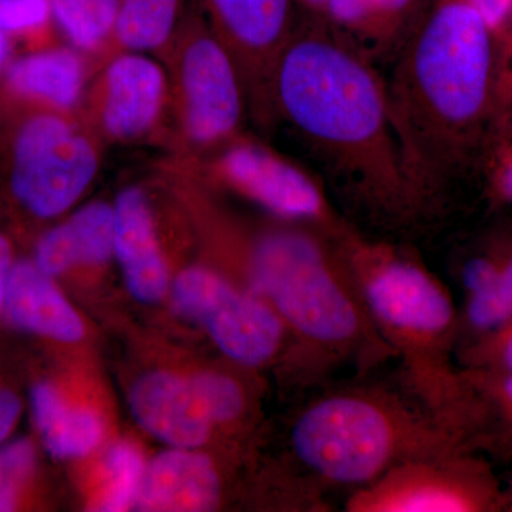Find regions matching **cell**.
I'll return each mask as SVG.
<instances>
[{"mask_svg":"<svg viewBox=\"0 0 512 512\" xmlns=\"http://www.w3.org/2000/svg\"><path fill=\"white\" fill-rule=\"evenodd\" d=\"M272 94L357 214L387 227L426 217L404 165L386 80L329 20L305 13L276 64Z\"/></svg>","mask_w":512,"mask_h":512,"instance_id":"cell-1","label":"cell"},{"mask_svg":"<svg viewBox=\"0 0 512 512\" xmlns=\"http://www.w3.org/2000/svg\"><path fill=\"white\" fill-rule=\"evenodd\" d=\"M500 42L463 0H430L386 80L407 174L427 215L500 111Z\"/></svg>","mask_w":512,"mask_h":512,"instance_id":"cell-2","label":"cell"},{"mask_svg":"<svg viewBox=\"0 0 512 512\" xmlns=\"http://www.w3.org/2000/svg\"><path fill=\"white\" fill-rule=\"evenodd\" d=\"M457 426L413 396L372 383L346 384L319 393L292 427L293 453L318 481L365 487L414 458L457 450Z\"/></svg>","mask_w":512,"mask_h":512,"instance_id":"cell-3","label":"cell"},{"mask_svg":"<svg viewBox=\"0 0 512 512\" xmlns=\"http://www.w3.org/2000/svg\"><path fill=\"white\" fill-rule=\"evenodd\" d=\"M248 278L251 292L312 350L320 375L343 365L363 372L394 359L333 235H265L249 254Z\"/></svg>","mask_w":512,"mask_h":512,"instance_id":"cell-4","label":"cell"},{"mask_svg":"<svg viewBox=\"0 0 512 512\" xmlns=\"http://www.w3.org/2000/svg\"><path fill=\"white\" fill-rule=\"evenodd\" d=\"M376 329L402 367V383L457 426L460 383L448 357L456 322L443 284L416 258L350 227L336 238Z\"/></svg>","mask_w":512,"mask_h":512,"instance_id":"cell-5","label":"cell"},{"mask_svg":"<svg viewBox=\"0 0 512 512\" xmlns=\"http://www.w3.org/2000/svg\"><path fill=\"white\" fill-rule=\"evenodd\" d=\"M92 143L60 117L36 116L20 128L12 190L23 207L52 218L72 207L97 171Z\"/></svg>","mask_w":512,"mask_h":512,"instance_id":"cell-6","label":"cell"},{"mask_svg":"<svg viewBox=\"0 0 512 512\" xmlns=\"http://www.w3.org/2000/svg\"><path fill=\"white\" fill-rule=\"evenodd\" d=\"M173 301L181 315L204 326L218 348L239 365H265L281 348L285 325L274 309L210 269L181 272Z\"/></svg>","mask_w":512,"mask_h":512,"instance_id":"cell-7","label":"cell"},{"mask_svg":"<svg viewBox=\"0 0 512 512\" xmlns=\"http://www.w3.org/2000/svg\"><path fill=\"white\" fill-rule=\"evenodd\" d=\"M221 167L239 191L281 217L306 222L333 237L350 228L318 183L265 148L238 144L222 157Z\"/></svg>","mask_w":512,"mask_h":512,"instance_id":"cell-8","label":"cell"},{"mask_svg":"<svg viewBox=\"0 0 512 512\" xmlns=\"http://www.w3.org/2000/svg\"><path fill=\"white\" fill-rule=\"evenodd\" d=\"M483 495L467 480L456 451L414 458L356 488L345 503L349 512H467L483 505Z\"/></svg>","mask_w":512,"mask_h":512,"instance_id":"cell-9","label":"cell"},{"mask_svg":"<svg viewBox=\"0 0 512 512\" xmlns=\"http://www.w3.org/2000/svg\"><path fill=\"white\" fill-rule=\"evenodd\" d=\"M185 120L198 143H215L234 134L244 109L241 74L220 37L198 33L181 62Z\"/></svg>","mask_w":512,"mask_h":512,"instance_id":"cell-10","label":"cell"},{"mask_svg":"<svg viewBox=\"0 0 512 512\" xmlns=\"http://www.w3.org/2000/svg\"><path fill=\"white\" fill-rule=\"evenodd\" d=\"M224 45L252 72L274 82L276 64L296 29V0H202Z\"/></svg>","mask_w":512,"mask_h":512,"instance_id":"cell-11","label":"cell"},{"mask_svg":"<svg viewBox=\"0 0 512 512\" xmlns=\"http://www.w3.org/2000/svg\"><path fill=\"white\" fill-rule=\"evenodd\" d=\"M130 406L148 433L177 448L202 446L214 424L194 377L143 376L131 390Z\"/></svg>","mask_w":512,"mask_h":512,"instance_id":"cell-12","label":"cell"},{"mask_svg":"<svg viewBox=\"0 0 512 512\" xmlns=\"http://www.w3.org/2000/svg\"><path fill=\"white\" fill-rule=\"evenodd\" d=\"M221 481L210 458L190 451L161 454L144 471L134 510L202 512L217 510Z\"/></svg>","mask_w":512,"mask_h":512,"instance_id":"cell-13","label":"cell"},{"mask_svg":"<svg viewBox=\"0 0 512 512\" xmlns=\"http://www.w3.org/2000/svg\"><path fill=\"white\" fill-rule=\"evenodd\" d=\"M114 211V252L131 295L144 303L160 301L168 288V272L158 247L146 197L128 188L117 198Z\"/></svg>","mask_w":512,"mask_h":512,"instance_id":"cell-14","label":"cell"},{"mask_svg":"<svg viewBox=\"0 0 512 512\" xmlns=\"http://www.w3.org/2000/svg\"><path fill=\"white\" fill-rule=\"evenodd\" d=\"M165 92L163 70L141 55L114 60L107 70L103 123L110 136L133 138L153 126Z\"/></svg>","mask_w":512,"mask_h":512,"instance_id":"cell-15","label":"cell"},{"mask_svg":"<svg viewBox=\"0 0 512 512\" xmlns=\"http://www.w3.org/2000/svg\"><path fill=\"white\" fill-rule=\"evenodd\" d=\"M3 306L10 322L29 332L60 342L83 338L82 319L63 298L50 275L36 264L18 262L12 266Z\"/></svg>","mask_w":512,"mask_h":512,"instance_id":"cell-16","label":"cell"},{"mask_svg":"<svg viewBox=\"0 0 512 512\" xmlns=\"http://www.w3.org/2000/svg\"><path fill=\"white\" fill-rule=\"evenodd\" d=\"M114 251V211L94 202L40 239L36 265L55 276L77 265L104 264Z\"/></svg>","mask_w":512,"mask_h":512,"instance_id":"cell-17","label":"cell"},{"mask_svg":"<svg viewBox=\"0 0 512 512\" xmlns=\"http://www.w3.org/2000/svg\"><path fill=\"white\" fill-rule=\"evenodd\" d=\"M429 3L430 0H329L325 19L373 57L375 52L402 46Z\"/></svg>","mask_w":512,"mask_h":512,"instance_id":"cell-18","label":"cell"},{"mask_svg":"<svg viewBox=\"0 0 512 512\" xmlns=\"http://www.w3.org/2000/svg\"><path fill=\"white\" fill-rule=\"evenodd\" d=\"M32 410L43 444L53 457H83L99 446L103 437L100 417L92 410L67 403L50 384L33 387Z\"/></svg>","mask_w":512,"mask_h":512,"instance_id":"cell-19","label":"cell"},{"mask_svg":"<svg viewBox=\"0 0 512 512\" xmlns=\"http://www.w3.org/2000/svg\"><path fill=\"white\" fill-rule=\"evenodd\" d=\"M83 82L82 62L69 50L35 53L9 70V83L16 92L62 109L77 103Z\"/></svg>","mask_w":512,"mask_h":512,"instance_id":"cell-20","label":"cell"},{"mask_svg":"<svg viewBox=\"0 0 512 512\" xmlns=\"http://www.w3.org/2000/svg\"><path fill=\"white\" fill-rule=\"evenodd\" d=\"M181 0H120L114 35L128 49L153 50L173 35Z\"/></svg>","mask_w":512,"mask_h":512,"instance_id":"cell-21","label":"cell"},{"mask_svg":"<svg viewBox=\"0 0 512 512\" xmlns=\"http://www.w3.org/2000/svg\"><path fill=\"white\" fill-rule=\"evenodd\" d=\"M53 18L74 46L94 49L116 29L120 0H50Z\"/></svg>","mask_w":512,"mask_h":512,"instance_id":"cell-22","label":"cell"},{"mask_svg":"<svg viewBox=\"0 0 512 512\" xmlns=\"http://www.w3.org/2000/svg\"><path fill=\"white\" fill-rule=\"evenodd\" d=\"M107 487L96 504V511L119 512L134 504L144 474L143 458L136 447L119 443L110 448L104 460Z\"/></svg>","mask_w":512,"mask_h":512,"instance_id":"cell-23","label":"cell"},{"mask_svg":"<svg viewBox=\"0 0 512 512\" xmlns=\"http://www.w3.org/2000/svg\"><path fill=\"white\" fill-rule=\"evenodd\" d=\"M467 318L471 326L480 330L500 329L512 322V255L500 264L493 284L471 293Z\"/></svg>","mask_w":512,"mask_h":512,"instance_id":"cell-24","label":"cell"},{"mask_svg":"<svg viewBox=\"0 0 512 512\" xmlns=\"http://www.w3.org/2000/svg\"><path fill=\"white\" fill-rule=\"evenodd\" d=\"M194 380L214 424L231 423L242 416L245 394L237 380L214 372L200 373Z\"/></svg>","mask_w":512,"mask_h":512,"instance_id":"cell-25","label":"cell"},{"mask_svg":"<svg viewBox=\"0 0 512 512\" xmlns=\"http://www.w3.org/2000/svg\"><path fill=\"white\" fill-rule=\"evenodd\" d=\"M35 460V447L29 440L0 448V512L15 510L20 488L32 474Z\"/></svg>","mask_w":512,"mask_h":512,"instance_id":"cell-26","label":"cell"},{"mask_svg":"<svg viewBox=\"0 0 512 512\" xmlns=\"http://www.w3.org/2000/svg\"><path fill=\"white\" fill-rule=\"evenodd\" d=\"M50 18V0H0V29L8 35L45 28Z\"/></svg>","mask_w":512,"mask_h":512,"instance_id":"cell-27","label":"cell"},{"mask_svg":"<svg viewBox=\"0 0 512 512\" xmlns=\"http://www.w3.org/2000/svg\"><path fill=\"white\" fill-rule=\"evenodd\" d=\"M498 271H500V262L490 258H473L464 265L461 281L471 295L493 284Z\"/></svg>","mask_w":512,"mask_h":512,"instance_id":"cell-28","label":"cell"},{"mask_svg":"<svg viewBox=\"0 0 512 512\" xmlns=\"http://www.w3.org/2000/svg\"><path fill=\"white\" fill-rule=\"evenodd\" d=\"M483 16L485 22L500 36L512 20V0H463Z\"/></svg>","mask_w":512,"mask_h":512,"instance_id":"cell-29","label":"cell"},{"mask_svg":"<svg viewBox=\"0 0 512 512\" xmlns=\"http://www.w3.org/2000/svg\"><path fill=\"white\" fill-rule=\"evenodd\" d=\"M20 413V402L15 394L0 389V441L5 440L15 426Z\"/></svg>","mask_w":512,"mask_h":512,"instance_id":"cell-30","label":"cell"},{"mask_svg":"<svg viewBox=\"0 0 512 512\" xmlns=\"http://www.w3.org/2000/svg\"><path fill=\"white\" fill-rule=\"evenodd\" d=\"M497 184L505 197L512 200V144L501 153L497 167Z\"/></svg>","mask_w":512,"mask_h":512,"instance_id":"cell-31","label":"cell"},{"mask_svg":"<svg viewBox=\"0 0 512 512\" xmlns=\"http://www.w3.org/2000/svg\"><path fill=\"white\" fill-rule=\"evenodd\" d=\"M12 266V249H10L8 239L0 235V308L5 302L6 288H8Z\"/></svg>","mask_w":512,"mask_h":512,"instance_id":"cell-32","label":"cell"},{"mask_svg":"<svg viewBox=\"0 0 512 512\" xmlns=\"http://www.w3.org/2000/svg\"><path fill=\"white\" fill-rule=\"evenodd\" d=\"M303 12L309 15L320 16L325 18L326 8H328L329 0H296Z\"/></svg>","mask_w":512,"mask_h":512,"instance_id":"cell-33","label":"cell"},{"mask_svg":"<svg viewBox=\"0 0 512 512\" xmlns=\"http://www.w3.org/2000/svg\"><path fill=\"white\" fill-rule=\"evenodd\" d=\"M503 360L504 365L507 366V369L512 373V325L510 329L505 333V338L503 340Z\"/></svg>","mask_w":512,"mask_h":512,"instance_id":"cell-34","label":"cell"},{"mask_svg":"<svg viewBox=\"0 0 512 512\" xmlns=\"http://www.w3.org/2000/svg\"><path fill=\"white\" fill-rule=\"evenodd\" d=\"M10 53V42L8 33L0 29V70L3 69L6 62H8Z\"/></svg>","mask_w":512,"mask_h":512,"instance_id":"cell-35","label":"cell"},{"mask_svg":"<svg viewBox=\"0 0 512 512\" xmlns=\"http://www.w3.org/2000/svg\"><path fill=\"white\" fill-rule=\"evenodd\" d=\"M498 40H500V42H505V43H507V46L512 47V20L510 22V25L507 26V29H505L504 32L501 33L500 36H498ZM511 56H512V53H511ZM511 89H512V83L505 84L504 87H501L500 100H501V97H503L504 94L507 93L508 90H511Z\"/></svg>","mask_w":512,"mask_h":512,"instance_id":"cell-36","label":"cell"},{"mask_svg":"<svg viewBox=\"0 0 512 512\" xmlns=\"http://www.w3.org/2000/svg\"><path fill=\"white\" fill-rule=\"evenodd\" d=\"M503 394L505 402H507L508 407H510L512 413V373L505 377L503 382Z\"/></svg>","mask_w":512,"mask_h":512,"instance_id":"cell-37","label":"cell"}]
</instances>
